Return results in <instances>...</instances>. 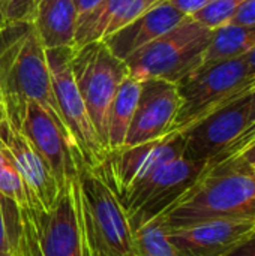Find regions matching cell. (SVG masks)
I'll return each mask as SVG.
<instances>
[{"mask_svg":"<svg viewBox=\"0 0 255 256\" xmlns=\"http://www.w3.org/2000/svg\"><path fill=\"white\" fill-rule=\"evenodd\" d=\"M71 66L92 124L108 152V112L119 84L129 74L128 66L110 51L104 40L74 48Z\"/></svg>","mask_w":255,"mask_h":256,"instance_id":"7","label":"cell"},{"mask_svg":"<svg viewBox=\"0 0 255 256\" xmlns=\"http://www.w3.org/2000/svg\"><path fill=\"white\" fill-rule=\"evenodd\" d=\"M74 192L86 256H137L134 231L120 200L84 162Z\"/></svg>","mask_w":255,"mask_h":256,"instance_id":"4","label":"cell"},{"mask_svg":"<svg viewBox=\"0 0 255 256\" xmlns=\"http://www.w3.org/2000/svg\"><path fill=\"white\" fill-rule=\"evenodd\" d=\"M5 160H6V154H5L3 148L0 147V164H2V162H5Z\"/></svg>","mask_w":255,"mask_h":256,"instance_id":"34","label":"cell"},{"mask_svg":"<svg viewBox=\"0 0 255 256\" xmlns=\"http://www.w3.org/2000/svg\"><path fill=\"white\" fill-rule=\"evenodd\" d=\"M245 2L246 0H212L206 8L195 12L191 18H194L201 26L213 30L221 26L230 24Z\"/></svg>","mask_w":255,"mask_h":256,"instance_id":"22","label":"cell"},{"mask_svg":"<svg viewBox=\"0 0 255 256\" xmlns=\"http://www.w3.org/2000/svg\"><path fill=\"white\" fill-rule=\"evenodd\" d=\"M183 134L170 132L153 141L108 150L101 164L93 170L101 176L111 192L122 200L138 182L156 168L183 156Z\"/></svg>","mask_w":255,"mask_h":256,"instance_id":"9","label":"cell"},{"mask_svg":"<svg viewBox=\"0 0 255 256\" xmlns=\"http://www.w3.org/2000/svg\"><path fill=\"white\" fill-rule=\"evenodd\" d=\"M32 24L45 50L75 46L78 15L74 0H41Z\"/></svg>","mask_w":255,"mask_h":256,"instance_id":"17","label":"cell"},{"mask_svg":"<svg viewBox=\"0 0 255 256\" xmlns=\"http://www.w3.org/2000/svg\"><path fill=\"white\" fill-rule=\"evenodd\" d=\"M252 140H255V87L249 93V116H248V129L245 134L233 144V147L225 153L222 159H228L234 154H237L242 148H245Z\"/></svg>","mask_w":255,"mask_h":256,"instance_id":"24","label":"cell"},{"mask_svg":"<svg viewBox=\"0 0 255 256\" xmlns=\"http://www.w3.org/2000/svg\"><path fill=\"white\" fill-rule=\"evenodd\" d=\"M2 198L9 252L14 256H86L74 182L44 208L33 198L23 206Z\"/></svg>","mask_w":255,"mask_h":256,"instance_id":"1","label":"cell"},{"mask_svg":"<svg viewBox=\"0 0 255 256\" xmlns=\"http://www.w3.org/2000/svg\"><path fill=\"white\" fill-rule=\"evenodd\" d=\"M206 166V162L189 160L180 156L161 165L138 182L120 200L132 231L161 218L171 208L197 183Z\"/></svg>","mask_w":255,"mask_h":256,"instance_id":"8","label":"cell"},{"mask_svg":"<svg viewBox=\"0 0 255 256\" xmlns=\"http://www.w3.org/2000/svg\"><path fill=\"white\" fill-rule=\"evenodd\" d=\"M6 118V114H5V105H3V99H2V92H0V120Z\"/></svg>","mask_w":255,"mask_h":256,"instance_id":"32","label":"cell"},{"mask_svg":"<svg viewBox=\"0 0 255 256\" xmlns=\"http://www.w3.org/2000/svg\"><path fill=\"white\" fill-rule=\"evenodd\" d=\"M185 18V14L177 10L168 0H164L104 39V42L117 58L125 62L134 52L174 28Z\"/></svg>","mask_w":255,"mask_h":256,"instance_id":"16","label":"cell"},{"mask_svg":"<svg viewBox=\"0 0 255 256\" xmlns=\"http://www.w3.org/2000/svg\"><path fill=\"white\" fill-rule=\"evenodd\" d=\"M246 63H248V69H249V76L255 84V46L245 56Z\"/></svg>","mask_w":255,"mask_h":256,"instance_id":"31","label":"cell"},{"mask_svg":"<svg viewBox=\"0 0 255 256\" xmlns=\"http://www.w3.org/2000/svg\"><path fill=\"white\" fill-rule=\"evenodd\" d=\"M177 10L185 14L186 16H192L195 12L206 8L212 0H168Z\"/></svg>","mask_w":255,"mask_h":256,"instance_id":"27","label":"cell"},{"mask_svg":"<svg viewBox=\"0 0 255 256\" xmlns=\"http://www.w3.org/2000/svg\"><path fill=\"white\" fill-rule=\"evenodd\" d=\"M228 159H233L237 165H240L243 168H248V170L255 171V140H252L237 154H234V156H231Z\"/></svg>","mask_w":255,"mask_h":256,"instance_id":"28","label":"cell"},{"mask_svg":"<svg viewBox=\"0 0 255 256\" xmlns=\"http://www.w3.org/2000/svg\"><path fill=\"white\" fill-rule=\"evenodd\" d=\"M254 87L245 57L198 68L177 82L180 106L171 132L183 134L215 110L251 93Z\"/></svg>","mask_w":255,"mask_h":256,"instance_id":"6","label":"cell"},{"mask_svg":"<svg viewBox=\"0 0 255 256\" xmlns=\"http://www.w3.org/2000/svg\"><path fill=\"white\" fill-rule=\"evenodd\" d=\"M255 46V26L225 24L212 30L210 44L201 66L245 57ZM200 66V68H201Z\"/></svg>","mask_w":255,"mask_h":256,"instance_id":"19","label":"cell"},{"mask_svg":"<svg viewBox=\"0 0 255 256\" xmlns=\"http://www.w3.org/2000/svg\"><path fill=\"white\" fill-rule=\"evenodd\" d=\"M179 106L177 84L158 78L141 81L137 110L123 147L153 141L170 134Z\"/></svg>","mask_w":255,"mask_h":256,"instance_id":"13","label":"cell"},{"mask_svg":"<svg viewBox=\"0 0 255 256\" xmlns=\"http://www.w3.org/2000/svg\"><path fill=\"white\" fill-rule=\"evenodd\" d=\"M137 256H182L168 240V230L161 218L134 231Z\"/></svg>","mask_w":255,"mask_h":256,"instance_id":"20","label":"cell"},{"mask_svg":"<svg viewBox=\"0 0 255 256\" xmlns=\"http://www.w3.org/2000/svg\"><path fill=\"white\" fill-rule=\"evenodd\" d=\"M255 228L251 219H215L168 231L182 256H224Z\"/></svg>","mask_w":255,"mask_h":256,"instance_id":"15","label":"cell"},{"mask_svg":"<svg viewBox=\"0 0 255 256\" xmlns=\"http://www.w3.org/2000/svg\"><path fill=\"white\" fill-rule=\"evenodd\" d=\"M0 252H9V242H8V231H6V219H5L2 198H0Z\"/></svg>","mask_w":255,"mask_h":256,"instance_id":"30","label":"cell"},{"mask_svg":"<svg viewBox=\"0 0 255 256\" xmlns=\"http://www.w3.org/2000/svg\"><path fill=\"white\" fill-rule=\"evenodd\" d=\"M0 256H14L11 252H0Z\"/></svg>","mask_w":255,"mask_h":256,"instance_id":"35","label":"cell"},{"mask_svg":"<svg viewBox=\"0 0 255 256\" xmlns=\"http://www.w3.org/2000/svg\"><path fill=\"white\" fill-rule=\"evenodd\" d=\"M72 51L74 48L45 50L47 63L51 74L56 99L68 130L84 164L89 168H96L105 156L107 150L98 138L86 104L77 87L71 66Z\"/></svg>","mask_w":255,"mask_h":256,"instance_id":"10","label":"cell"},{"mask_svg":"<svg viewBox=\"0 0 255 256\" xmlns=\"http://www.w3.org/2000/svg\"><path fill=\"white\" fill-rule=\"evenodd\" d=\"M254 172H255V171H254Z\"/></svg>","mask_w":255,"mask_h":256,"instance_id":"36","label":"cell"},{"mask_svg":"<svg viewBox=\"0 0 255 256\" xmlns=\"http://www.w3.org/2000/svg\"><path fill=\"white\" fill-rule=\"evenodd\" d=\"M141 81L132 75H126L117 87L108 112V150H117L125 146L126 135L134 118Z\"/></svg>","mask_w":255,"mask_h":256,"instance_id":"18","label":"cell"},{"mask_svg":"<svg viewBox=\"0 0 255 256\" xmlns=\"http://www.w3.org/2000/svg\"><path fill=\"white\" fill-rule=\"evenodd\" d=\"M224 256H255V228Z\"/></svg>","mask_w":255,"mask_h":256,"instance_id":"25","label":"cell"},{"mask_svg":"<svg viewBox=\"0 0 255 256\" xmlns=\"http://www.w3.org/2000/svg\"><path fill=\"white\" fill-rule=\"evenodd\" d=\"M102 0H74L75 9H77V15L78 20L84 15H87L90 10H93Z\"/></svg>","mask_w":255,"mask_h":256,"instance_id":"29","label":"cell"},{"mask_svg":"<svg viewBox=\"0 0 255 256\" xmlns=\"http://www.w3.org/2000/svg\"><path fill=\"white\" fill-rule=\"evenodd\" d=\"M249 93L215 110L183 132V158L213 164L225 156L248 129Z\"/></svg>","mask_w":255,"mask_h":256,"instance_id":"11","label":"cell"},{"mask_svg":"<svg viewBox=\"0 0 255 256\" xmlns=\"http://www.w3.org/2000/svg\"><path fill=\"white\" fill-rule=\"evenodd\" d=\"M0 92L6 118L17 129L21 128L27 105L35 102L69 134L53 88L45 48L32 22L21 24L15 38L0 50Z\"/></svg>","mask_w":255,"mask_h":256,"instance_id":"2","label":"cell"},{"mask_svg":"<svg viewBox=\"0 0 255 256\" xmlns=\"http://www.w3.org/2000/svg\"><path fill=\"white\" fill-rule=\"evenodd\" d=\"M6 2L8 0H0V20H2V22H3V9L6 6ZM3 26H5V22H3Z\"/></svg>","mask_w":255,"mask_h":256,"instance_id":"33","label":"cell"},{"mask_svg":"<svg viewBox=\"0 0 255 256\" xmlns=\"http://www.w3.org/2000/svg\"><path fill=\"white\" fill-rule=\"evenodd\" d=\"M210 39V28L186 16L174 28L128 57L125 63L129 75L138 81L158 78L177 84L201 66Z\"/></svg>","mask_w":255,"mask_h":256,"instance_id":"5","label":"cell"},{"mask_svg":"<svg viewBox=\"0 0 255 256\" xmlns=\"http://www.w3.org/2000/svg\"><path fill=\"white\" fill-rule=\"evenodd\" d=\"M20 130L41 154L60 189L71 184L84 162L71 135L38 104L27 105Z\"/></svg>","mask_w":255,"mask_h":256,"instance_id":"12","label":"cell"},{"mask_svg":"<svg viewBox=\"0 0 255 256\" xmlns=\"http://www.w3.org/2000/svg\"><path fill=\"white\" fill-rule=\"evenodd\" d=\"M0 144L20 171L33 201L44 208H50L54 204L60 188L27 136L9 123L8 118L0 120Z\"/></svg>","mask_w":255,"mask_h":256,"instance_id":"14","label":"cell"},{"mask_svg":"<svg viewBox=\"0 0 255 256\" xmlns=\"http://www.w3.org/2000/svg\"><path fill=\"white\" fill-rule=\"evenodd\" d=\"M231 22L242 26H255V0H246L237 10Z\"/></svg>","mask_w":255,"mask_h":256,"instance_id":"26","label":"cell"},{"mask_svg":"<svg viewBox=\"0 0 255 256\" xmlns=\"http://www.w3.org/2000/svg\"><path fill=\"white\" fill-rule=\"evenodd\" d=\"M161 219L168 231L215 219L255 220V172L233 159L209 164Z\"/></svg>","mask_w":255,"mask_h":256,"instance_id":"3","label":"cell"},{"mask_svg":"<svg viewBox=\"0 0 255 256\" xmlns=\"http://www.w3.org/2000/svg\"><path fill=\"white\" fill-rule=\"evenodd\" d=\"M41 0H8L3 9L5 27L33 22Z\"/></svg>","mask_w":255,"mask_h":256,"instance_id":"23","label":"cell"},{"mask_svg":"<svg viewBox=\"0 0 255 256\" xmlns=\"http://www.w3.org/2000/svg\"><path fill=\"white\" fill-rule=\"evenodd\" d=\"M0 147L3 148L2 144H0ZM3 152L6 154V160L0 164V196L15 202L17 206L27 204L33 196L29 192L20 171L11 160V158L8 156L5 148H3Z\"/></svg>","mask_w":255,"mask_h":256,"instance_id":"21","label":"cell"}]
</instances>
